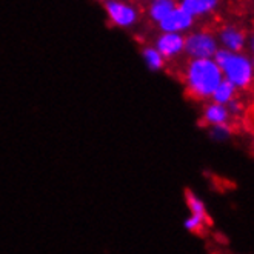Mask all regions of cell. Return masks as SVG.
<instances>
[{
  "label": "cell",
  "mask_w": 254,
  "mask_h": 254,
  "mask_svg": "<svg viewBox=\"0 0 254 254\" xmlns=\"http://www.w3.org/2000/svg\"><path fill=\"white\" fill-rule=\"evenodd\" d=\"M223 80L220 66L213 57L190 59L184 69L187 94L194 100H210L213 91Z\"/></svg>",
  "instance_id": "1"
},
{
  "label": "cell",
  "mask_w": 254,
  "mask_h": 254,
  "mask_svg": "<svg viewBox=\"0 0 254 254\" xmlns=\"http://www.w3.org/2000/svg\"><path fill=\"white\" fill-rule=\"evenodd\" d=\"M213 59L220 66L223 79L231 82L239 91L248 89L253 85L254 61L244 51H228L225 48H219Z\"/></svg>",
  "instance_id": "2"
},
{
  "label": "cell",
  "mask_w": 254,
  "mask_h": 254,
  "mask_svg": "<svg viewBox=\"0 0 254 254\" xmlns=\"http://www.w3.org/2000/svg\"><path fill=\"white\" fill-rule=\"evenodd\" d=\"M219 40L217 36L211 31H192L188 36H185V50L184 54L188 56V59H206L214 57V54L219 50Z\"/></svg>",
  "instance_id": "3"
},
{
  "label": "cell",
  "mask_w": 254,
  "mask_h": 254,
  "mask_svg": "<svg viewBox=\"0 0 254 254\" xmlns=\"http://www.w3.org/2000/svg\"><path fill=\"white\" fill-rule=\"evenodd\" d=\"M103 8L108 16V25L127 28L137 22L139 11L136 6L121 2V0H107L103 2Z\"/></svg>",
  "instance_id": "4"
},
{
  "label": "cell",
  "mask_w": 254,
  "mask_h": 254,
  "mask_svg": "<svg viewBox=\"0 0 254 254\" xmlns=\"http://www.w3.org/2000/svg\"><path fill=\"white\" fill-rule=\"evenodd\" d=\"M194 23H196V19L181 5H177L157 25L160 28V31L163 33H182L184 34L190 31L194 26Z\"/></svg>",
  "instance_id": "5"
},
{
  "label": "cell",
  "mask_w": 254,
  "mask_h": 254,
  "mask_svg": "<svg viewBox=\"0 0 254 254\" xmlns=\"http://www.w3.org/2000/svg\"><path fill=\"white\" fill-rule=\"evenodd\" d=\"M157 51L163 56L165 61H174L184 54L185 50V36L182 33H163L157 37L156 45Z\"/></svg>",
  "instance_id": "6"
},
{
  "label": "cell",
  "mask_w": 254,
  "mask_h": 254,
  "mask_svg": "<svg viewBox=\"0 0 254 254\" xmlns=\"http://www.w3.org/2000/svg\"><path fill=\"white\" fill-rule=\"evenodd\" d=\"M219 47L228 51H244L247 47V34L234 25H225L217 33Z\"/></svg>",
  "instance_id": "7"
},
{
  "label": "cell",
  "mask_w": 254,
  "mask_h": 254,
  "mask_svg": "<svg viewBox=\"0 0 254 254\" xmlns=\"http://www.w3.org/2000/svg\"><path fill=\"white\" fill-rule=\"evenodd\" d=\"M231 116L228 113L227 105H222L217 102H208L203 113H202V122L208 127H214V125H222V124H230Z\"/></svg>",
  "instance_id": "8"
},
{
  "label": "cell",
  "mask_w": 254,
  "mask_h": 254,
  "mask_svg": "<svg viewBox=\"0 0 254 254\" xmlns=\"http://www.w3.org/2000/svg\"><path fill=\"white\" fill-rule=\"evenodd\" d=\"M177 5L187 9L194 19H202L210 16L219 8L220 0H179Z\"/></svg>",
  "instance_id": "9"
},
{
  "label": "cell",
  "mask_w": 254,
  "mask_h": 254,
  "mask_svg": "<svg viewBox=\"0 0 254 254\" xmlns=\"http://www.w3.org/2000/svg\"><path fill=\"white\" fill-rule=\"evenodd\" d=\"M176 6H177V0H151L146 6V12L149 19L159 23Z\"/></svg>",
  "instance_id": "10"
},
{
  "label": "cell",
  "mask_w": 254,
  "mask_h": 254,
  "mask_svg": "<svg viewBox=\"0 0 254 254\" xmlns=\"http://www.w3.org/2000/svg\"><path fill=\"white\" fill-rule=\"evenodd\" d=\"M237 91H239V89H237L231 82H228V80L223 79V80L217 85V88L213 91L210 100L217 102V103H222V105H227V103H228L230 100H233L234 97H237Z\"/></svg>",
  "instance_id": "11"
},
{
  "label": "cell",
  "mask_w": 254,
  "mask_h": 254,
  "mask_svg": "<svg viewBox=\"0 0 254 254\" xmlns=\"http://www.w3.org/2000/svg\"><path fill=\"white\" fill-rule=\"evenodd\" d=\"M142 56L145 59L146 65L149 66V69L153 71H159L162 69L163 66H165V59H163V56L157 51L156 47H149V45H146V47L142 48Z\"/></svg>",
  "instance_id": "12"
},
{
  "label": "cell",
  "mask_w": 254,
  "mask_h": 254,
  "mask_svg": "<svg viewBox=\"0 0 254 254\" xmlns=\"http://www.w3.org/2000/svg\"><path fill=\"white\" fill-rule=\"evenodd\" d=\"M185 199H187V205L190 208V214H196V216H200V217H205V219H210V217H208L206 205L197 196V194H194L191 190H187L185 191Z\"/></svg>",
  "instance_id": "13"
},
{
  "label": "cell",
  "mask_w": 254,
  "mask_h": 254,
  "mask_svg": "<svg viewBox=\"0 0 254 254\" xmlns=\"http://www.w3.org/2000/svg\"><path fill=\"white\" fill-rule=\"evenodd\" d=\"M185 230L192 233V234H200L205 231V228L210 225V219H205V217H200V216H196V214H190L187 219H185Z\"/></svg>",
  "instance_id": "14"
},
{
  "label": "cell",
  "mask_w": 254,
  "mask_h": 254,
  "mask_svg": "<svg viewBox=\"0 0 254 254\" xmlns=\"http://www.w3.org/2000/svg\"><path fill=\"white\" fill-rule=\"evenodd\" d=\"M210 134L214 140H219V142H223L230 139L231 136V127L230 124H222V125H214V127H210Z\"/></svg>",
  "instance_id": "15"
},
{
  "label": "cell",
  "mask_w": 254,
  "mask_h": 254,
  "mask_svg": "<svg viewBox=\"0 0 254 254\" xmlns=\"http://www.w3.org/2000/svg\"><path fill=\"white\" fill-rule=\"evenodd\" d=\"M227 108H228V113L231 117H237V116H242V113H244V103H242V100L234 97L233 100H230L227 103Z\"/></svg>",
  "instance_id": "16"
},
{
  "label": "cell",
  "mask_w": 254,
  "mask_h": 254,
  "mask_svg": "<svg viewBox=\"0 0 254 254\" xmlns=\"http://www.w3.org/2000/svg\"><path fill=\"white\" fill-rule=\"evenodd\" d=\"M250 47H251V51H253V54H254V34H253V37H251V42H250Z\"/></svg>",
  "instance_id": "17"
},
{
  "label": "cell",
  "mask_w": 254,
  "mask_h": 254,
  "mask_svg": "<svg viewBox=\"0 0 254 254\" xmlns=\"http://www.w3.org/2000/svg\"><path fill=\"white\" fill-rule=\"evenodd\" d=\"M97 2H102L103 3V2H107V0H97Z\"/></svg>",
  "instance_id": "18"
},
{
  "label": "cell",
  "mask_w": 254,
  "mask_h": 254,
  "mask_svg": "<svg viewBox=\"0 0 254 254\" xmlns=\"http://www.w3.org/2000/svg\"><path fill=\"white\" fill-rule=\"evenodd\" d=\"M253 85H254V82H253Z\"/></svg>",
  "instance_id": "19"
}]
</instances>
